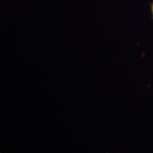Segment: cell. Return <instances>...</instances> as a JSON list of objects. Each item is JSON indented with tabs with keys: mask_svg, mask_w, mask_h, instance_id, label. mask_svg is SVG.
Listing matches in <instances>:
<instances>
[{
	"mask_svg": "<svg viewBox=\"0 0 153 153\" xmlns=\"http://www.w3.org/2000/svg\"><path fill=\"white\" fill-rule=\"evenodd\" d=\"M150 7H151V11H152V19H153V1L152 3H151L150 4Z\"/></svg>",
	"mask_w": 153,
	"mask_h": 153,
	"instance_id": "6da1fadb",
	"label": "cell"
}]
</instances>
